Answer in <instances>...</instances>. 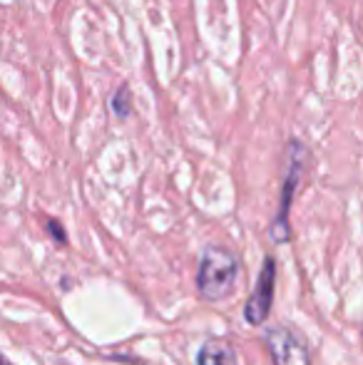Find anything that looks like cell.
<instances>
[{"label": "cell", "instance_id": "6da1fadb", "mask_svg": "<svg viewBox=\"0 0 363 365\" xmlns=\"http://www.w3.org/2000/svg\"><path fill=\"white\" fill-rule=\"evenodd\" d=\"M239 271H242V261H239V256L232 249L209 244L202 251V259H199V271H197L199 296L212 303L227 298L234 291V286H237Z\"/></svg>", "mask_w": 363, "mask_h": 365}, {"label": "cell", "instance_id": "7a4b0ae2", "mask_svg": "<svg viewBox=\"0 0 363 365\" xmlns=\"http://www.w3.org/2000/svg\"><path fill=\"white\" fill-rule=\"evenodd\" d=\"M306 157H309V149L301 140H289V145L284 149V182H281V194H279V209H276V217L272 221V241L274 244H286L289 241V212L291 204H294L296 189L304 177L306 169Z\"/></svg>", "mask_w": 363, "mask_h": 365}, {"label": "cell", "instance_id": "3957f363", "mask_svg": "<svg viewBox=\"0 0 363 365\" xmlns=\"http://www.w3.org/2000/svg\"><path fill=\"white\" fill-rule=\"evenodd\" d=\"M274 365H311L306 343L284 326H272L264 336Z\"/></svg>", "mask_w": 363, "mask_h": 365}, {"label": "cell", "instance_id": "277c9868", "mask_svg": "<svg viewBox=\"0 0 363 365\" xmlns=\"http://www.w3.org/2000/svg\"><path fill=\"white\" fill-rule=\"evenodd\" d=\"M274 286H276V261L272 256L264 259L262 274H259L257 289L249 296L247 306H244V318H247L249 326H262L269 318L274 303Z\"/></svg>", "mask_w": 363, "mask_h": 365}, {"label": "cell", "instance_id": "5b68a950", "mask_svg": "<svg viewBox=\"0 0 363 365\" xmlns=\"http://www.w3.org/2000/svg\"><path fill=\"white\" fill-rule=\"evenodd\" d=\"M197 365H239L237 351L227 341H207L197 353Z\"/></svg>", "mask_w": 363, "mask_h": 365}, {"label": "cell", "instance_id": "8992f818", "mask_svg": "<svg viewBox=\"0 0 363 365\" xmlns=\"http://www.w3.org/2000/svg\"><path fill=\"white\" fill-rule=\"evenodd\" d=\"M110 112L117 117V120L132 117V90L127 82H122V85L115 90V95L110 97Z\"/></svg>", "mask_w": 363, "mask_h": 365}, {"label": "cell", "instance_id": "52a82bcc", "mask_svg": "<svg viewBox=\"0 0 363 365\" xmlns=\"http://www.w3.org/2000/svg\"><path fill=\"white\" fill-rule=\"evenodd\" d=\"M48 234L53 236L58 244H65V241H68V234H65V229L60 226V221H55V219L48 221Z\"/></svg>", "mask_w": 363, "mask_h": 365}]
</instances>
